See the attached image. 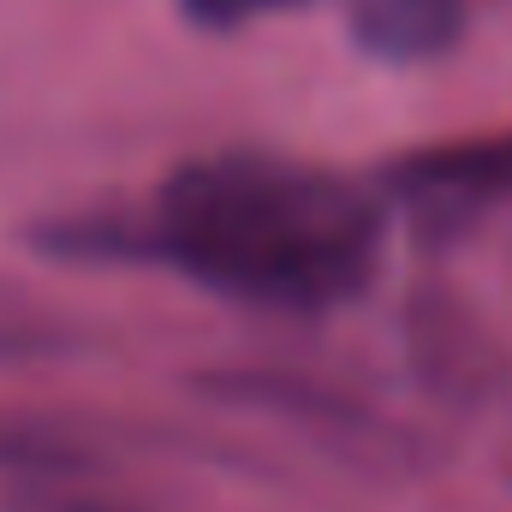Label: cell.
I'll return each instance as SVG.
<instances>
[{"instance_id":"cell-1","label":"cell","mask_w":512,"mask_h":512,"mask_svg":"<svg viewBox=\"0 0 512 512\" xmlns=\"http://www.w3.org/2000/svg\"><path fill=\"white\" fill-rule=\"evenodd\" d=\"M382 227V197L334 167L274 149H209L161 179L143 221H66L42 245L167 262L262 310H334L376 280Z\"/></svg>"},{"instance_id":"cell-2","label":"cell","mask_w":512,"mask_h":512,"mask_svg":"<svg viewBox=\"0 0 512 512\" xmlns=\"http://www.w3.org/2000/svg\"><path fill=\"white\" fill-rule=\"evenodd\" d=\"M382 185H387V197L405 203L411 221L429 227V233L471 227L477 215L512 203V131L411 149V155L387 161Z\"/></svg>"},{"instance_id":"cell-3","label":"cell","mask_w":512,"mask_h":512,"mask_svg":"<svg viewBox=\"0 0 512 512\" xmlns=\"http://www.w3.org/2000/svg\"><path fill=\"white\" fill-rule=\"evenodd\" d=\"M471 0H346L352 42L382 66H429L465 42Z\"/></svg>"},{"instance_id":"cell-4","label":"cell","mask_w":512,"mask_h":512,"mask_svg":"<svg viewBox=\"0 0 512 512\" xmlns=\"http://www.w3.org/2000/svg\"><path fill=\"white\" fill-rule=\"evenodd\" d=\"M179 6H185V18H197L203 30H239V24H251V18L304 6V0H179Z\"/></svg>"}]
</instances>
